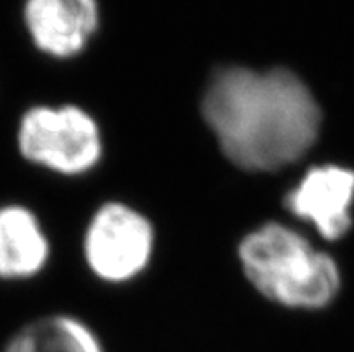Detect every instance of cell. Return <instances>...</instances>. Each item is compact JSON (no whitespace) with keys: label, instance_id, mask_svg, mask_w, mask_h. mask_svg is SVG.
Returning <instances> with one entry per match:
<instances>
[{"label":"cell","instance_id":"1","mask_svg":"<svg viewBox=\"0 0 354 352\" xmlns=\"http://www.w3.org/2000/svg\"><path fill=\"white\" fill-rule=\"evenodd\" d=\"M202 113L223 155L247 171H275L297 162L317 142L322 124L313 92L288 68L214 72Z\"/></svg>","mask_w":354,"mask_h":352},{"label":"cell","instance_id":"2","mask_svg":"<svg viewBox=\"0 0 354 352\" xmlns=\"http://www.w3.org/2000/svg\"><path fill=\"white\" fill-rule=\"evenodd\" d=\"M239 263L250 284L272 302L293 309H320L337 299V263L301 234L266 223L239 243Z\"/></svg>","mask_w":354,"mask_h":352},{"label":"cell","instance_id":"3","mask_svg":"<svg viewBox=\"0 0 354 352\" xmlns=\"http://www.w3.org/2000/svg\"><path fill=\"white\" fill-rule=\"evenodd\" d=\"M17 144L26 160L68 176L90 171L103 155L99 124L83 108L72 104H44L24 112Z\"/></svg>","mask_w":354,"mask_h":352},{"label":"cell","instance_id":"4","mask_svg":"<svg viewBox=\"0 0 354 352\" xmlns=\"http://www.w3.org/2000/svg\"><path fill=\"white\" fill-rule=\"evenodd\" d=\"M155 246L151 223L124 203H106L92 216L83 250L88 268L106 282H126L148 266Z\"/></svg>","mask_w":354,"mask_h":352},{"label":"cell","instance_id":"5","mask_svg":"<svg viewBox=\"0 0 354 352\" xmlns=\"http://www.w3.org/2000/svg\"><path fill=\"white\" fill-rule=\"evenodd\" d=\"M286 209L337 241L353 227L354 169L337 164L315 165L284 198Z\"/></svg>","mask_w":354,"mask_h":352},{"label":"cell","instance_id":"6","mask_svg":"<svg viewBox=\"0 0 354 352\" xmlns=\"http://www.w3.org/2000/svg\"><path fill=\"white\" fill-rule=\"evenodd\" d=\"M24 24L40 53L72 58L97 33L99 4L97 0H26Z\"/></svg>","mask_w":354,"mask_h":352},{"label":"cell","instance_id":"7","mask_svg":"<svg viewBox=\"0 0 354 352\" xmlns=\"http://www.w3.org/2000/svg\"><path fill=\"white\" fill-rule=\"evenodd\" d=\"M49 239L27 207H0V279L24 281L44 270Z\"/></svg>","mask_w":354,"mask_h":352},{"label":"cell","instance_id":"8","mask_svg":"<svg viewBox=\"0 0 354 352\" xmlns=\"http://www.w3.org/2000/svg\"><path fill=\"white\" fill-rule=\"evenodd\" d=\"M4 352H103V347L83 322L53 315L17 331Z\"/></svg>","mask_w":354,"mask_h":352}]
</instances>
